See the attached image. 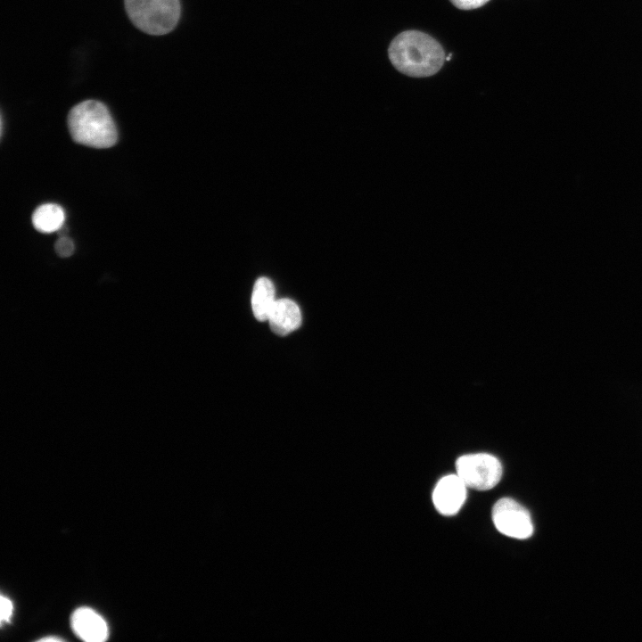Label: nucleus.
Wrapping results in <instances>:
<instances>
[{
  "instance_id": "obj_1",
  "label": "nucleus",
  "mask_w": 642,
  "mask_h": 642,
  "mask_svg": "<svg viewBox=\"0 0 642 642\" xmlns=\"http://www.w3.org/2000/svg\"><path fill=\"white\" fill-rule=\"evenodd\" d=\"M388 55L395 69L415 78L434 75L446 61L441 45L431 36L418 30L399 34L391 41Z\"/></svg>"
},
{
  "instance_id": "obj_2",
  "label": "nucleus",
  "mask_w": 642,
  "mask_h": 642,
  "mask_svg": "<svg viewBox=\"0 0 642 642\" xmlns=\"http://www.w3.org/2000/svg\"><path fill=\"white\" fill-rule=\"evenodd\" d=\"M68 128L77 144L96 149L113 146L118 131L108 108L96 100H86L75 105L68 114Z\"/></svg>"
},
{
  "instance_id": "obj_3",
  "label": "nucleus",
  "mask_w": 642,
  "mask_h": 642,
  "mask_svg": "<svg viewBox=\"0 0 642 642\" xmlns=\"http://www.w3.org/2000/svg\"><path fill=\"white\" fill-rule=\"evenodd\" d=\"M127 13L142 31L151 35L170 32L180 17L179 0H125Z\"/></svg>"
},
{
  "instance_id": "obj_4",
  "label": "nucleus",
  "mask_w": 642,
  "mask_h": 642,
  "mask_svg": "<svg viewBox=\"0 0 642 642\" xmlns=\"http://www.w3.org/2000/svg\"><path fill=\"white\" fill-rule=\"evenodd\" d=\"M456 469L465 486L476 490L492 489L502 476L499 460L487 453L461 456L456 462Z\"/></svg>"
},
{
  "instance_id": "obj_5",
  "label": "nucleus",
  "mask_w": 642,
  "mask_h": 642,
  "mask_svg": "<svg viewBox=\"0 0 642 642\" xmlns=\"http://www.w3.org/2000/svg\"><path fill=\"white\" fill-rule=\"evenodd\" d=\"M492 519L497 530L511 538L524 539L533 532L529 512L511 498H504L495 503Z\"/></svg>"
},
{
  "instance_id": "obj_6",
  "label": "nucleus",
  "mask_w": 642,
  "mask_h": 642,
  "mask_svg": "<svg viewBox=\"0 0 642 642\" xmlns=\"http://www.w3.org/2000/svg\"><path fill=\"white\" fill-rule=\"evenodd\" d=\"M466 498V486L457 474L442 477L432 492V501L439 513L444 515L457 514Z\"/></svg>"
},
{
  "instance_id": "obj_7",
  "label": "nucleus",
  "mask_w": 642,
  "mask_h": 642,
  "mask_svg": "<svg viewBox=\"0 0 642 642\" xmlns=\"http://www.w3.org/2000/svg\"><path fill=\"white\" fill-rule=\"evenodd\" d=\"M71 626L75 634L84 641L103 642L108 638L106 621L91 608H78L71 616Z\"/></svg>"
},
{
  "instance_id": "obj_8",
  "label": "nucleus",
  "mask_w": 642,
  "mask_h": 642,
  "mask_svg": "<svg viewBox=\"0 0 642 642\" xmlns=\"http://www.w3.org/2000/svg\"><path fill=\"white\" fill-rule=\"evenodd\" d=\"M268 321L273 333L280 336L287 335L301 325L300 307L291 299L276 300L270 310Z\"/></svg>"
},
{
  "instance_id": "obj_9",
  "label": "nucleus",
  "mask_w": 642,
  "mask_h": 642,
  "mask_svg": "<svg viewBox=\"0 0 642 642\" xmlns=\"http://www.w3.org/2000/svg\"><path fill=\"white\" fill-rule=\"evenodd\" d=\"M276 300L273 283L267 277L256 280L251 294V309L255 318L259 322L268 321Z\"/></svg>"
},
{
  "instance_id": "obj_10",
  "label": "nucleus",
  "mask_w": 642,
  "mask_h": 642,
  "mask_svg": "<svg viewBox=\"0 0 642 642\" xmlns=\"http://www.w3.org/2000/svg\"><path fill=\"white\" fill-rule=\"evenodd\" d=\"M65 220L63 209L55 203H45L37 207L32 214L34 227L45 234L60 230Z\"/></svg>"
},
{
  "instance_id": "obj_11",
  "label": "nucleus",
  "mask_w": 642,
  "mask_h": 642,
  "mask_svg": "<svg viewBox=\"0 0 642 642\" xmlns=\"http://www.w3.org/2000/svg\"><path fill=\"white\" fill-rule=\"evenodd\" d=\"M55 252L62 258H67L74 252L73 242L66 236H61L54 245Z\"/></svg>"
},
{
  "instance_id": "obj_12",
  "label": "nucleus",
  "mask_w": 642,
  "mask_h": 642,
  "mask_svg": "<svg viewBox=\"0 0 642 642\" xmlns=\"http://www.w3.org/2000/svg\"><path fill=\"white\" fill-rule=\"evenodd\" d=\"M457 8L472 10L484 5L490 0H449Z\"/></svg>"
},
{
  "instance_id": "obj_13",
  "label": "nucleus",
  "mask_w": 642,
  "mask_h": 642,
  "mask_svg": "<svg viewBox=\"0 0 642 642\" xmlns=\"http://www.w3.org/2000/svg\"><path fill=\"white\" fill-rule=\"evenodd\" d=\"M0 605H1V613H0L1 621H8L12 613V604L9 598H7L4 596H1Z\"/></svg>"
},
{
  "instance_id": "obj_14",
  "label": "nucleus",
  "mask_w": 642,
  "mask_h": 642,
  "mask_svg": "<svg viewBox=\"0 0 642 642\" xmlns=\"http://www.w3.org/2000/svg\"><path fill=\"white\" fill-rule=\"evenodd\" d=\"M62 638H59L56 637H46V638H40L38 641H42V642L55 641L56 642V641H62Z\"/></svg>"
}]
</instances>
